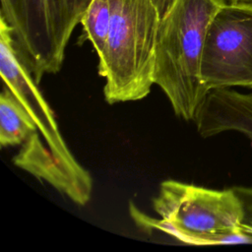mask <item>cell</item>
Wrapping results in <instances>:
<instances>
[{
    "label": "cell",
    "instance_id": "obj_1",
    "mask_svg": "<svg viewBox=\"0 0 252 252\" xmlns=\"http://www.w3.org/2000/svg\"><path fill=\"white\" fill-rule=\"evenodd\" d=\"M169 0H92L81 24L98 57L109 104L140 100L155 85L156 49Z\"/></svg>",
    "mask_w": 252,
    "mask_h": 252
},
{
    "label": "cell",
    "instance_id": "obj_2",
    "mask_svg": "<svg viewBox=\"0 0 252 252\" xmlns=\"http://www.w3.org/2000/svg\"><path fill=\"white\" fill-rule=\"evenodd\" d=\"M153 209L158 218L132 203L129 214L141 229L160 231L189 245L252 243V236L242 230L243 205L233 188L217 190L164 180L153 199Z\"/></svg>",
    "mask_w": 252,
    "mask_h": 252
},
{
    "label": "cell",
    "instance_id": "obj_3",
    "mask_svg": "<svg viewBox=\"0 0 252 252\" xmlns=\"http://www.w3.org/2000/svg\"><path fill=\"white\" fill-rule=\"evenodd\" d=\"M224 0H169L160 19L155 84L164 93L175 115L193 120L209 92L201 78L206 35Z\"/></svg>",
    "mask_w": 252,
    "mask_h": 252
},
{
    "label": "cell",
    "instance_id": "obj_4",
    "mask_svg": "<svg viewBox=\"0 0 252 252\" xmlns=\"http://www.w3.org/2000/svg\"><path fill=\"white\" fill-rule=\"evenodd\" d=\"M92 0H1L2 18L37 84L60 71L68 41Z\"/></svg>",
    "mask_w": 252,
    "mask_h": 252
},
{
    "label": "cell",
    "instance_id": "obj_5",
    "mask_svg": "<svg viewBox=\"0 0 252 252\" xmlns=\"http://www.w3.org/2000/svg\"><path fill=\"white\" fill-rule=\"evenodd\" d=\"M208 91L252 89V6L225 3L210 24L201 59Z\"/></svg>",
    "mask_w": 252,
    "mask_h": 252
},
{
    "label": "cell",
    "instance_id": "obj_6",
    "mask_svg": "<svg viewBox=\"0 0 252 252\" xmlns=\"http://www.w3.org/2000/svg\"><path fill=\"white\" fill-rule=\"evenodd\" d=\"M0 73L3 87L8 89L28 111L53 156L71 170L88 174V170L77 161L67 147L52 109L21 58L11 29L2 18H0Z\"/></svg>",
    "mask_w": 252,
    "mask_h": 252
},
{
    "label": "cell",
    "instance_id": "obj_7",
    "mask_svg": "<svg viewBox=\"0 0 252 252\" xmlns=\"http://www.w3.org/2000/svg\"><path fill=\"white\" fill-rule=\"evenodd\" d=\"M43 142L37 132L31 135L13 158L16 166L37 179L45 180L75 204L86 205L93 191V179L90 173L80 174L71 170L53 156Z\"/></svg>",
    "mask_w": 252,
    "mask_h": 252
},
{
    "label": "cell",
    "instance_id": "obj_8",
    "mask_svg": "<svg viewBox=\"0 0 252 252\" xmlns=\"http://www.w3.org/2000/svg\"><path fill=\"white\" fill-rule=\"evenodd\" d=\"M193 121L203 138L233 131L252 142V94L231 88L210 90L197 108Z\"/></svg>",
    "mask_w": 252,
    "mask_h": 252
},
{
    "label": "cell",
    "instance_id": "obj_9",
    "mask_svg": "<svg viewBox=\"0 0 252 252\" xmlns=\"http://www.w3.org/2000/svg\"><path fill=\"white\" fill-rule=\"evenodd\" d=\"M37 127L28 111L5 87L0 94V145H23Z\"/></svg>",
    "mask_w": 252,
    "mask_h": 252
},
{
    "label": "cell",
    "instance_id": "obj_10",
    "mask_svg": "<svg viewBox=\"0 0 252 252\" xmlns=\"http://www.w3.org/2000/svg\"><path fill=\"white\" fill-rule=\"evenodd\" d=\"M239 196L244 210L242 230L252 236V187H233Z\"/></svg>",
    "mask_w": 252,
    "mask_h": 252
},
{
    "label": "cell",
    "instance_id": "obj_11",
    "mask_svg": "<svg viewBox=\"0 0 252 252\" xmlns=\"http://www.w3.org/2000/svg\"><path fill=\"white\" fill-rule=\"evenodd\" d=\"M227 3L230 4H238V5H248L252 6V0H226Z\"/></svg>",
    "mask_w": 252,
    "mask_h": 252
}]
</instances>
